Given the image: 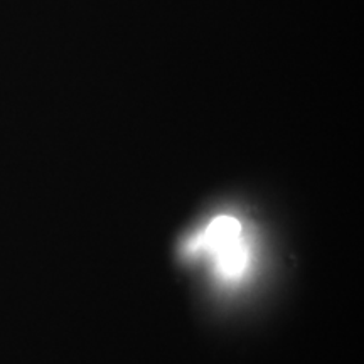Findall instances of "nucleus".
<instances>
[{"label":"nucleus","instance_id":"1","mask_svg":"<svg viewBox=\"0 0 364 364\" xmlns=\"http://www.w3.org/2000/svg\"><path fill=\"white\" fill-rule=\"evenodd\" d=\"M191 253L206 252L215 270L225 282H236L248 270L250 252L241 235V225L231 216H218L203 233L186 245Z\"/></svg>","mask_w":364,"mask_h":364}]
</instances>
